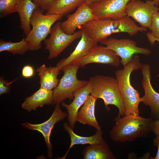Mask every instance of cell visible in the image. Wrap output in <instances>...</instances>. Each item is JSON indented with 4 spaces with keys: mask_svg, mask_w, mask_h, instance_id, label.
Instances as JSON below:
<instances>
[{
    "mask_svg": "<svg viewBox=\"0 0 159 159\" xmlns=\"http://www.w3.org/2000/svg\"><path fill=\"white\" fill-rule=\"evenodd\" d=\"M36 5L43 11H47L56 0H32Z\"/></svg>",
    "mask_w": 159,
    "mask_h": 159,
    "instance_id": "26",
    "label": "cell"
},
{
    "mask_svg": "<svg viewBox=\"0 0 159 159\" xmlns=\"http://www.w3.org/2000/svg\"><path fill=\"white\" fill-rule=\"evenodd\" d=\"M82 32L81 39L74 50L67 58L59 61L56 66L60 70L66 66L87 55L96 46L97 43L91 38L83 30Z\"/></svg>",
    "mask_w": 159,
    "mask_h": 159,
    "instance_id": "14",
    "label": "cell"
},
{
    "mask_svg": "<svg viewBox=\"0 0 159 159\" xmlns=\"http://www.w3.org/2000/svg\"><path fill=\"white\" fill-rule=\"evenodd\" d=\"M153 0H140L129 2L126 7L127 16L132 18L142 28H149L151 25L153 15L159 11Z\"/></svg>",
    "mask_w": 159,
    "mask_h": 159,
    "instance_id": "8",
    "label": "cell"
},
{
    "mask_svg": "<svg viewBox=\"0 0 159 159\" xmlns=\"http://www.w3.org/2000/svg\"><path fill=\"white\" fill-rule=\"evenodd\" d=\"M148 40L151 46L155 44V42L157 41L159 42V39L155 38L152 36L150 32H148L146 34ZM157 77H159V73L157 75Z\"/></svg>",
    "mask_w": 159,
    "mask_h": 159,
    "instance_id": "31",
    "label": "cell"
},
{
    "mask_svg": "<svg viewBox=\"0 0 159 159\" xmlns=\"http://www.w3.org/2000/svg\"><path fill=\"white\" fill-rule=\"evenodd\" d=\"M83 159H116L104 140L100 143L90 145L86 147L82 152Z\"/></svg>",
    "mask_w": 159,
    "mask_h": 159,
    "instance_id": "20",
    "label": "cell"
},
{
    "mask_svg": "<svg viewBox=\"0 0 159 159\" xmlns=\"http://www.w3.org/2000/svg\"><path fill=\"white\" fill-rule=\"evenodd\" d=\"M67 113L64 112L61 109L60 104L56 105L51 116L44 122L38 124H33L28 122L21 123L24 127L31 130L37 131L43 135L47 149V156L49 158L53 157L52 146L50 140V137L54 127L57 122L62 120L67 116Z\"/></svg>",
    "mask_w": 159,
    "mask_h": 159,
    "instance_id": "10",
    "label": "cell"
},
{
    "mask_svg": "<svg viewBox=\"0 0 159 159\" xmlns=\"http://www.w3.org/2000/svg\"><path fill=\"white\" fill-rule=\"evenodd\" d=\"M138 54H134L130 61L123 69L115 72L119 89L123 100L125 115H139V104L141 102L139 92L132 85L130 76L132 72L140 69L143 65Z\"/></svg>",
    "mask_w": 159,
    "mask_h": 159,
    "instance_id": "2",
    "label": "cell"
},
{
    "mask_svg": "<svg viewBox=\"0 0 159 159\" xmlns=\"http://www.w3.org/2000/svg\"><path fill=\"white\" fill-rule=\"evenodd\" d=\"M115 121L110 137L114 142L124 143L146 137L152 131L154 120L150 117L130 114L122 117L117 116Z\"/></svg>",
    "mask_w": 159,
    "mask_h": 159,
    "instance_id": "1",
    "label": "cell"
},
{
    "mask_svg": "<svg viewBox=\"0 0 159 159\" xmlns=\"http://www.w3.org/2000/svg\"><path fill=\"white\" fill-rule=\"evenodd\" d=\"M53 90H49L40 87L29 97L24 99L21 104L22 108L27 111L35 110L38 107L53 103Z\"/></svg>",
    "mask_w": 159,
    "mask_h": 159,
    "instance_id": "17",
    "label": "cell"
},
{
    "mask_svg": "<svg viewBox=\"0 0 159 159\" xmlns=\"http://www.w3.org/2000/svg\"><path fill=\"white\" fill-rule=\"evenodd\" d=\"M152 131L155 135L159 136V120H154L152 125Z\"/></svg>",
    "mask_w": 159,
    "mask_h": 159,
    "instance_id": "30",
    "label": "cell"
},
{
    "mask_svg": "<svg viewBox=\"0 0 159 159\" xmlns=\"http://www.w3.org/2000/svg\"><path fill=\"white\" fill-rule=\"evenodd\" d=\"M155 5L158 6L159 4V0H153Z\"/></svg>",
    "mask_w": 159,
    "mask_h": 159,
    "instance_id": "33",
    "label": "cell"
},
{
    "mask_svg": "<svg viewBox=\"0 0 159 159\" xmlns=\"http://www.w3.org/2000/svg\"><path fill=\"white\" fill-rule=\"evenodd\" d=\"M91 91L90 94L97 99H102L106 109L110 110L109 105H113L118 109V116L125 115L123 100L116 78L102 75L91 77Z\"/></svg>",
    "mask_w": 159,
    "mask_h": 159,
    "instance_id": "3",
    "label": "cell"
},
{
    "mask_svg": "<svg viewBox=\"0 0 159 159\" xmlns=\"http://www.w3.org/2000/svg\"><path fill=\"white\" fill-rule=\"evenodd\" d=\"M29 50V44L24 38L20 41L15 42L0 39V52L7 51L13 54L22 55Z\"/></svg>",
    "mask_w": 159,
    "mask_h": 159,
    "instance_id": "23",
    "label": "cell"
},
{
    "mask_svg": "<svg viewBox=\"0 0 159 159\" xmlns=\"http://www.w3.org/2000/svg\"><path fill=\"white\" fill-rule=\"evenodd\" d=\"M141 69L143 78L142 87L144 95L142 97L141 102L149 107L150 117L154 120H159V93L153 88L151 83L150 67L148 64H143Z\"/></svg>",
    "mask_w": 159,
    "mask_h": 159,
    "instance_id": "11",
    "label": "cell"
},
{
    "mask_svg": "<svg viewBox=\"0 0 159 159\" xmlns=\"http://www.w3.org/2000/svg\"><path fill=\"white\" fill-rule=\"evenodd\" d=\"M150 34L154 37L159 39V11L155 13L152 17L150 26L149 28Z\"/></svg>",
    "mask_w": 159,
    "mask_h": 159,
    "instance_id": "25",
    "label": "cell"
},
{
    "mask_svg": "<svg viewBox=\"0 0 159 159\" xmlns=\"http://www.w3.org/2000/svg\"><path fill=\"white\" fill-rule=\"evenodd\" d=\"M104 0H85L84 3L87 5L90 4L97 2H99Z\"/></svg>",
    "mask_w": 159,
    "mask_h": 159,
    "instance_id": "32",
    "label": "cell"
},
{
    "mask_svg": "<svg viewBox=\"0 0 159 159\" xmlns=\"http://www.w3.org/2000/svg\"><path fill=\"white\" fill-rule=\"evenodd\" d=\"M20 0H0V17H5L16 12V6Z\"/></svg>",
    "mask_w": 159,
    "mask_h": 159,
    "instance_id": "24",
    "label": "cell"
},
{
    "mask_svg": "<svg viewBox=\"0 0 159 159\" xmlns=\"http://www.w3.org/2000/svg\"><path fill=\"white\" fill-rule=\"evenodd\" d=\"M97 100L91 95L88 96L78 112L77 122L92 127L97 130H101V127L95 115V105Z\"/></svg>",
    "mask_w": 159,
    "mask_h": 159,
    "instance_id": "16",
    "label": "cell"
},
{
    "mask_svg": "<svg viewBox=\"0 0 159 159\" xmlns=\"http://www.w3.org/2000/svg\"><path fill=\"white\" fill-rule=\"evenodd\" d=\"M63 127L69 135L71 143L65 155L59 159H65L69 150L74 145L79 144H97L101 143L104 140L102 138L103 132L101 130H97L95 134L92 136L84 137L75 134L74 132L73 129L70 127L68 123L67 122L64 123Z\"/></svg>",
    "mask_w": 159,
    "mask_h": 159,
    "instance_id": "18",
    "label": "cell"
},
{
    "mask_svg": "<svg viewBox=\"0 0 159 159\" xmlns=\"http://www.w3.org/2000/svg\"><path fill=\"white\" fill-rule=\"evenodd\" d=\"M60 22L57 21L52 28L49 37L44 41L45 49L49 51V59L56 57L73 42L81 37L80 30L72 34H66L61 28Z\"/></svg>",
    "mask_w": 159,
    "mask_h": 159,
    "instance_id": "7",
    "label": "cell"
},
{
    "mask_svg": "<svg viewBox=\"0 0 159 159\" xmlns=\"http://www.w3.org/2000/svg\"><path fill=\"white\" fill-rule=\"evenodd\" d=\"M85 0H56L46 11V14H69L84 3Z\"/></svg>",
    "mask_w": 159,
    "mask_h": 159,
    "instance_id": "22",
    "label": "cell"
},
{
    "mask_svg": "<svg viewBox=\"0 0 159 159\" xmlns=\"http://www.w3.org/2000/svg\"><path fill=\"white\" fill-rule=\"evenodd\" d=\"M91 88L90 82L86 86L76 90L73 95L72 102L69 104L63 102L61 105L67 111V120L70 127L74 129L77 122V117L79 108L82 106L90 94Z\"/></svg>",
    "mask_w": 159,
    "mask_h": 159,
    "instance_id": "15",
    "label": "cell"
},
{
    "mask_svg": "<svg viewBox=\"0 0 159 159\" xmlns=\"http://www.w3.org/2000/svg\"><path fill=\"white\" fill-rule=\"evenodd\" d=\"M100 43L113 50L120 58V63L124 67L130 61L134 54H140L148 55L151 53L148 48L137 46L136 42L129 39L110 37Z\"/></svg>",
    "mask_w": 159,
    "mask_h": 159,
    "instance_id": "6",
    "label": "cell"
},
{
    "mask_svg": "<svg viewBox=\"0 0 159 159\" xmlns=\"http://www.w3.org/2000/svg\"><path fill=\"white\" fill-rule=\"evenodd\" d=\"M67 19L60 22L62 30L68 34H72L77 28L82 26L87 22L97 19L94 10L90 6L84 3L81 4L72 14L68 15Z\"/></svg>",
    "mask_w": 159,
    "mask_h": 159,
    "instance_id": "13",
    "label": "cell"
},
{
    "mask_svg": "<svg viewBox=\"0 0 159 159\" xmlns=\"http://www.w3.org/2000/svg\"><path fill=\"white\" fill-rule=\"evenodd\" d=\"M37 8L32 0H20L16 7L19 15L20 28L27 36L31 30L30 21L34 10Z\"/></svg>",
    "mask_w": 159,
    "mask_h": 159,
    "instance_id": "21",
    "label": "cell"
},
{
    "mask_svg": "<svg viewBox=\"0 0 159 159\" xmlns=\"http://www.w3.org/2000/svg\"><path fill=\"white\" fill-rule=\"evenodd\" d=\"M135 0H104L90 6L94 11L97 19H120L127 16V5Z\"/></svg>",
    "mask_w": 159,
    "mask_h": 159,
    "instance_id": "9",
    "label": "cell"
},
{
    "mask_svg": "<svg viewBox=\"0 0 159 159\" xmlns=\"http://www.w3.org/2000/svg\"><path fill=\"white\" fill-rule=\"evenodd\" d=\"M12 82L5 80L3 76L0 77V95L9 93L11 91V85Z\"/></svg>",
    "mask_w": 159,
    "mask_h": 159,
    "instance_id": "27",
    "label": "cell"
},
{
    "mask_svg": "<svg viewBox=\"0 0 159 159\" xmlns=\"http://www.w3.org/2000/svg\"><path fill=\"white\" fill-rule=\"evenodd\" d=\"M34 70L32 66L29 65L24 66L22 68L21 75L25 78H30L34 74Z\"/></svg>",
    "mask_w": 159,
    "mask_h": 159,
    "instance_id": "28",
    "label": "cell"
},
{
    "mask_svg": "<svg viewBox=\"0 0 159 159\" xmlns=\"http://www.w3.org/2000/svg\"><path fill=\"white\" fill-rule=\"evenodd\" d=\"M60 71L56 66L47 67L44 64L38 67L36 71L40 78V87L53 90L59 83L57 77Z\"/></svg>",
    "mask_w": 159,
    "mask_h": 159,
    "instance_id": "19",
    "label": "cell"
},
{
    "mask_svg": "<svg viewBox=\"0 0 159 159\" xmlns=\"http://www.w3.org/2000/svg\"><path fill=\"white\" fill-rule=\"evenodd\" d=\"M80 67L76 64L72 63L62 69L64 74L53 90V104H60L67 99H73L75 91L88 84L89 81L77 79V72Z\"/></svg>",
    "mask_w": 159,
    "mask_h": 159,
    "instance_id": "5",
    "label": "cell"
},
{
    "mask_svg": "<svg viewBox=\"0 0 159 159\" xmlns=\"http://www.w3.org/2000/svg\"><path fill=\"white\" fill-rule=\"evenodd\" d=\"M154 146L157 147V151L156 156L154 157H150V159H159V136L155 135V136L153 140Z\"/></svg>",
    "mask_w": 159,
    "mask_h": 159,
    "instance_id": "29",
    "label": "cell"
},
{
    "mask_svg": "<svg viewBox=\"0 0 159 159\" xmlns=\"http://www.w3.org/2000/svg\"><path fill=\"white\" fill-rule=\"evenodd\" d=\"M72 63L76 64L80 67H83L87 64L92 63L117 67L120 63V57L113 50L106 46L97 45L87 55Z\"/></svg>",
    "mask_w": 159,
    "mask_h": 159,
    "instance_id": "12",
    "label": "cell"
},
{
    "mask_svg": "<svg viewBox=\"0 0 159 159\" xmlns=\"http://www.w3.org/2000/svg\"><path fill=\"white\" fill-rule=\"evenodd\" d=\"M44 12L37 8L31 18L30 23L32 29L25 38L30 51H37L41 48L42 42L50 34L52 25L63 16L60 14H44Z\"/></svg>",
    "mask_w": 159,
    "mask_h": 159,
    "instance_id": "4",
    "label": "cell"
}]
</instances>
